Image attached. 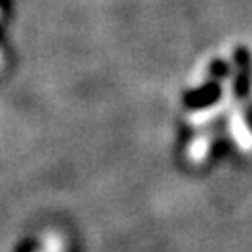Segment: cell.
I'll return each mask as SVG.
<instances>
[{"mask_svg":"<svg viewBox=\"0 0 252 252\" xmlns=\"http://www.w3.org/2000/svg\"><path fill=\"white\" fill-rule=\"evenodd\" d=\"M39 252H65V247H63V241L60 235L56 234H49L43 241V247Z\"/></svg>","mask_w":252,"mask_h":252,"instance_id":"7a4b0ae2","label":"cell"},{"mask_svg":"<svg viewBox=\"0 0 252 252\" xmlns=\"http://www.w3.org/2000/svg\"><path fill=\"white\" fill-rule=\"evenodd\" d=\"M211 142H213V133L196 136V138L192 140V144L189 146V150H187V157H189L192 162L206 161L207 153H209V148H211Z\"/></svg>","mask_w":252,"mask_h":252,"instance_id":"6da1fadb","label":"cell"}]
</instances>
